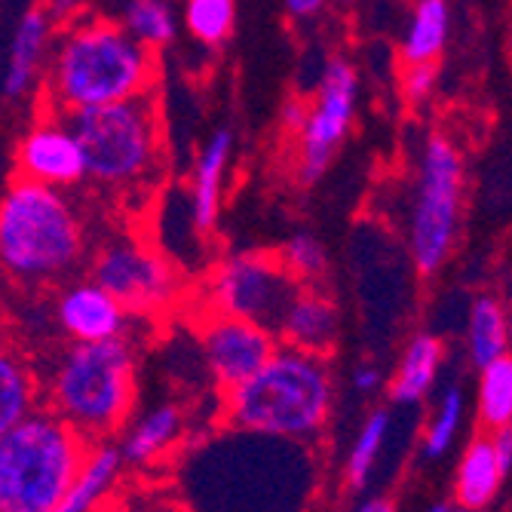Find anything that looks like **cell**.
Returning <instances> with one entry per match:
<instances>
[{
  "label": "cell",
  "mask_w": 512,
  "mask_h": 512,
  "mask_svg": "<svg viewBox=\"0 0 512 512\" xmlns=\"http://www.w3.org/2000/svg\"><path fill=\"white\" fill-rule=\"evenodd\" d=\"M99 512H181L178 500L160 491H126L117 494L99 509Z\"/></svg>",
  "instance_id": "f546056e"
},
{
  "label": "cell",
  "mask_w": 512,
  "mask_h": 512,
  "mask_svg": "<svg viewBox=\"0 0 512 512\" xmlns=\"http://www.w3.org/2000/svg\"><path fill=\"white\" fill-rule=\"evenodd\" d=\"M37 405V378L31 365L7 344H0V436Z\"/></svg>",
  "instance_id": "7402d4cb"
},
{
  "label": "cell",
  "mask_w": 512,
  "mask_h": 512,
  "mask_svg": "<svg viewBox=\"0 0 512 512\" xmlns=\"http://www.w3.org/2000/svg\"><path fill=\"white\" fill-rule=\"evenodd\" d=\"M463 414H467V399H463L460 387H448L439 399V408L433 414V421L427 424L424 433V457L427 460H439L451 451L460 424H463Z\"/></svg>",
  "instance_id": "83f0119b"
},
{
  "label": "cell",
  "mask_w": 512,
  "mask_h": 512,
  "mask_svg": "<svg viewBox=\"0 0 512 512\" xmlns=\"http://www.w3.org/2000/svg\"><path fill=\"white\" fill-rule=\"evenodd\" d=\"M86 448L53 408L34 405L0 436V512H53Z\"/></svg>",
  "instance_id": "8992f818"
},
{
  "label": "cell",
  "mask_w": 512,
  "mask_h": 512,
  "mask_svg": "<svg viewBox=\"0 0 512 512\" xmlns=\"http://www.w3.org/2000/svg\"><path fill=\"white\" fill-rule=\"evenodd\" d=\"M135 405V353L123 338L71 341L46 384L53 408L83 439L102 442L123 430Z\"/></svg>",
  "instance_id": "277c9868"
},
{
  "label": "cell",
  "mask_w": 512,
  "mask_h": 512,
  "mask_svg": "<svg viewBox=\"0 0 512 512\" xmlns=\"http://www.w3.org/2000/svg\"><path fill=\"white\" fill-rule=\"evenodd\" d=\"M322 4H325V0H286V10L295 19H310V16H316L322 10Z\"/></svg>",
  "instance_id": "e575fe53"
},
{
  "label": "cell",
  "mask_w": 512,
  "mask_h": 512,
  "mask_svg": "<svg viewBox=\"0 0 512 512\" xmlns=\"http://www.w3.org/2000/svg\"><path fill=\"white\" fill-rule=\"evenodd\" d=\"M16 166L19 178L46 184V188H77L80 181H86V166L80 145L65 123V117L50 114L46 120L34 123L16 148Z\"/></svg>",
  "instance_id": "7c38bea8"
},
{
  "label": "cell",
  "mask_w": 512,
  "mask_h": 512,
  "mask_svg": "<svg viewBox=\"0 0 512 512\" xmlns=\"http://www.w3.org/2000/svg\"><path fill=\"white\" fill-rule=\"evenodd\" d=\"M479 421L482 427L500 430L512 424V359L497 356L494 362L479 368Z\"/></svg>",
  "instance_id": "cb8c5ba5"
},
{
  "label": "cell",
  "mask_w": 512,
  "mask_h": 512,
  "mask_svg": "<svg viewBox=\"0 0 512 512\" xmlns=\"http://www.w3.org/2000/svg\"><path fill=\"white\" fill-rule=\"evenodd\" d=\"M157 83V53L138 43L120 22L74 16L56 34L46 56V108L74 114L151 92Z\"/></svg>",
  "instance_id": "6da1fadb"
},
{
  "label": "cell",
  "mask_w": 512,
  "mask_h": 512,
  "mask_svg": "<svg viewBox=\"0 0 512 512\" xmlns=\"http://www.w3.org/2000/svg\"><path fill=\"white\" fill-rule=\"evenodd\" d=\"M359 102V77L347 59H332L322 68L316 96L307 105L304 123L298 129V178L301 184H316L332 166L338 148L353 126Z\"/></svg>",
  "instance_id": "30bf717a"
},
{
  "label": "cell",
  "mask_w": 512,
  "mask_h": 512,
  "mask_svg": "<svg viewBox=\"0 0 512 512\" xmlns=\"http://www.w3.org/2000/svg\"><path fill=\"white\" fill-rule=\"evenodd\" d=\"M442 359H445V347L439 338L421 332V335H414L402 353V362L396 368V375H393V384H390V396L393 402L399 405H414V402H421L436 378H439V371H442Z\"/></svg>",
  "instance_id": "ffe728a7"
},
{
  "label": "cell",
  "mask_w": 512,
  "mask_h": 512,
  "mask_svg": "<svg viewBox=\"0 0 512 512\" xmlns=\"http://www.w3.org/2000/svg\"><path fill=\"white\" fill-rule=\"evenodd\" d=\"M448 25L451 13L445 0H417L411 13L405 40H402V59L411 62H439L448 43Z\"/></svg>",
  "instance_id": "44dd1931"
},
{
  "label": "cell",
  "mask_w": 512,
  "mask_h": 512,
  "mask_svg": "<svg viewBox=\"0 0 512 512\" xmlns=\"http://www.w3.org/2000/svg\"><path fill=\"white\" fill-rule=\"evenodd\" d=\"M467 347H470V359L476 368L509 353V316H506L503 301L491 295L476 298L470 310V325H467Z\"/></svg>",
  "instance_id": "603a6c76"
},
{
  "label": "cell",
  "mask_w": 512,
  "mask_h": 512,
  "mask_svg": "<svg viewBox=\"0 0 512 512\" xmlns=\"http://www.w3.org/2000/svg\"><path fill=\"white\" fill-rule=\"evenodd\" d=\"M234 154V132L230 129H215L209 142L203 145L197 163H194V178H191V224L197 234H209L218 218L221 206V184L227 175V163Z\"/></svg>",
  "instance_id": "e0dca14e"
},
{
  "label": "cell",
  "mask_w": 512,
  "mask_h": 512,
  "mask_svg": "<svg viewBox=\"0 0 512 512\" xmlns=\"http://www.w3.org/2000/svg\"><path fill=\"white\" fill-rule=\"evenodd\" d=\"M381 384V371L375 365H359L353 371V390L356 393H375Z\"/></svg>",
  "instance_id": "d6a6232c"
},
{
  "label": "cell",
  "mask_w": 512,
  "mask_h": 512,
  "mask_svg": "<svg viewBox=\"0 0 512 512\" xmlns=\"http://www.w3.org/2000/svg\"><path fill=\"white\" fill-rule=\"evenodd\" d=\"M436 62H411L405 65V74H402V96L411 102V105H421L430 99V92L436 86Z\"/></svg>",
  "instance_id": "4dcf8cb0"
},
{
  "label": "cell",
  "mask_w": 512,
  "mask_h": 512,
  "mask_svg": "<svg viewBox=\"0 0 512 512\" xmlns=\"http://www.w3.org/2000/svg\"><path fill=\"white\" fill-rule=\"evenodd\" d=\"M503 467L494 454L491 436H473V442L463 451L460 463H457V476H454V503L479 512L485 506H491L503 488Z\"/></svg>",
  "instance_id": "ac0fdd59"
},
{
  "label": "cell",
  "mask_w": 512,
  "mask_h": 512,
  "mask_svg": "<svg viewBox=\"0 0 512 512\" xmlns=\"http://www.w3.org/2000/svg\"><path fill=\"white\" fill-rule=\"evenodd\" d=\"M71 126L86 178L108 191H138L154 184L163 163V120L154 89L102 108L65 114Z\"/></svg>",
  "instance_id": "5b68a950"
},
{
  "label": "cell",
  "mask_w": 512,
  "mask_h": 512,
  "mask_svg": "<svg viewBox=\"0 0 512 512\" xmlns=\"http://www.w3.org/2000/svg\"><path fill=\"white\" fill-rule=\"evenodd\" d=\"M298 279L276 255L240 252L224 258L209 279V313L258 322L276 332V322L298 292Z\"/></svg>",
  "instance_id": "9c48e42d"
},
{
  "label": "cell",
  "mask_w": 512,
  "mask_h": 512,
  "mask_svg": "<svg viewBox=\"0 0 512 512\" xmlns=\"http://www.w3.org/2000/svg\"><path fill=\"white\" fill-rule=\"evenodd\" d=\"M56 319L71 341H111L126 332V310L96 283H74L59 295Z\"/></svg>",
  "instance_id": "4fadbf2b"
},
{
  "label": "cell",
  "mask_w": 512,
  "mask_h": 512,
  "mask_svg": "<svg viewBox=\"0 0 512 512\" xmlns=\"http://www.w3.org/2000/svg\"><path fill=\"white\" fill-rule=\"evenodd\" d=\"M279 264H283L298 283H310V279H319L325 264H329V255H325V246L316 234L310 230H298L286 240V246L279 249Z\"/></svg>",
  "instance_id": "f1b7e54d"
},
{
  "label": "cell",
  "mask_w": 512,
  "mask_h": 512,
  "mask_svg": "<svg viewBox=\"0 0 512 512\" xmlns=\"http://www.w3.org/2000/svg\"><path fill=\"white\" fill-rule=\"evenodd\" d=\"M356 512H396V503L390 497H368L356 506Z\"/></svg>",
  "instance_id": "d590c367"
},
{
  "label": "cell",
  "mask_w": 512,
  "mask_h": 512,
  "mask_svg": "<svg viewBox=\"0 0 512 512\" xmlns=\"http://www.w3.org/2000/svg\"><path fill=\"white\" fill-rule=\"evenodd\" d=\"M338 329L341 319L335 301L319 289H301V286L276 322V332L286 347H298L319 356H325L335 347Z\"/></svg>",
  "instance_id": "5bb4252c"
},
{
  "label": "cell",
  "mask_w": 512,
  "mask_h": 512,
  "mask_svg": "<svg viewBox=\"0 0 512 512\" xmlns=\"http://www.w3.org/2000/svg\"><path fill=\"white\" fill-rule=\"evenodd\" d=\"M203 359L218 390H234L270 359L279 347L270 329L249 319L209 313L200 329Z\"/></svg>",
  "instance_id": "8fae6325"
},
{
  "label": "cell",
  "mask_w": 512,
  "mask_h": 512,
  "mask_svg": "<svg viewBox=\"0 0 512 512\" xmlns=\"http://www.w3.org/2000/svg\"><path fill=\"white\" fill-rule=\"evenodd\" d=\"M234 22H237L234 0H184V25L206 46L224 43L234 34Z\"/></svg>",
  "instance_id": "4316f807"
},
{
  "label": "cell",
  "mask_w": 512,
  "mask_h": 512,
  "mask_svg": "<svg viewBox=\"0 0 512 512\" xmlns=\"http://www.w3.org/2000/svg\"><path fill=\"white\" fill-rule=\"evenodd\" d=\"M335 375L325 356L279 344L252 378L227 390L224 421L230 430L313 442L332 417Z\"/></svg>",
  "instance_id": "7a4b0ae2"
},
{
  "label": "cell",
  "mask_w": 512,
  "mask_h": 512,
  "mask_svg": "<svg viewBox=\"0 0 512 512\" xmlns=\"http://www.w3.org/2000/svg\"><path fill=\"white\" fill-rule=\"evenodd\" d=\"M53 31H56V22L46 16L43 7H31L19 19L13 31V43H10L7 74H4L7 99H22L25 92L34 89V83L40 80V71L46 68V56H50Z\"/></svg>",
  "instance_id": "2e32d148"
},
{
  "label": "cell",
  "mask_w": 512,
  "mask_h": 512,
  "mask_svg": "<svg viewBox=\"0 0 512 512\" xmlns=\"http://www.w3.org/2000/svg\"><path fill=\"white\" fill-rule=\"evenodd\" d=\"M304 114H307V105L304 102H298V99L286 102V108H283V126L298 135L301 123H304Z\"/></svg>",
  "instance_id": "836d02e7"
},
{
  "label": "cell",
  "mask_w": 512,
  "mask_h": 512,
  "mask_svg": "<svg viewBox=\"0 0 512 512\" xmlns=\"http://www.w3.org/2000/svg\"><path fill=\"white\" fill-rule=\"evenodd\" d=\"M80 4L83 0H43V10L56 25H65L68 19H74L80 13Z\"/></svg>",
  "instance_id": "1f68e13d"
},
{
  "label": "cell",
  "mask_w": 512,
  "mask_h": 512,
  "mask_svg": "<svg viewBox=\"0 0 512 512\" xmlns=\"http://www.w3.org/2000/svg\"><path fill=\"white\" fill-rule=\"evenodd\" d=\"M427 512H470V509H463V506H457V503H436V506H430Z\"/></svg>",
  "instance_id": "8d00e7d4"
},
{
  "label": "cell",
  "mask_w": 512,
  "mask_h": 512,
  "mask_svg": "<svg viewBox=\"0 0 512 512\" xmlns=\"http://www.w3.org/2000/svg\"><path fill=\"white\" fill-rule=\"evenodd\" d=\"M92 279L126 310V316H160L181 295L172 261L135 237L105 243L92 261Z\"/></svg>",
  "instance_id": "ba28073f"
},
{
  "label": "cell",
  "mask_w": 512,
  "mask_h": 512,
  "mask_svg": "<svg viewBox=\"0 0 512 512\" xmlns=\"http://www.w3.org/2000/svg\"><path fill=\"white\" fill-rule=\"evenodd\" d=\"M387 436H390V414L371 411L347 454V482L353 488H365V482L371 479V473H375L378 457L387 445Z\"/></svg>",
  "instance_id": "484cf974"
},
{
  "label": "cell",
  "mask_w": 512,
  "mask_h": 512,
  "mask_svg": "<svg viewBox=\"0 0 512 512\" xmlns=\"http://www.w3.org/2000/svg\"><path fill=\"white\" fill-rule=\"evenodd\" d=\"M138 43L148 50H163L175 40L178 22L169 7V0H126L123 22H120Z\"/></svg>",
  "instance_id": "d4e9b609"
},
{
  "label": "cell",
  "mask_w": 512,
  "mask_h": 512,
  "mask_svg": "<svg viewBox=\"0 0 512 512\" xmlns=\"http://www.w3.org/2000/svg\"><path fill=\"white\" fill-rule=\"evenodd\" d=\"M83 221L59 188L16 178L0 200V273L22 286L65 279L83 258Z\"/></svg>",
  "instance_id": "3957f363"
},
{
  "label": "cell",
  "mask_w": 512,
  "mask_h": 512,
  "mask_svg": "<svg viewBox=\"0 0 512 512\" xmlns=\"http://www.w3.org/2000/svg\"><path fill=\"white\" fill-rule=\"evenodd\" d=\"M123 467V454L111 439L89 442L80 470L74 473L53 512H99L120 488Z\"/></svg>",
  "instance_id": "9a60e30c"
},
{
  "label": "cell",
  "mask_w": 512,
  "mask_h": 512,
  "mask_svg": "<svg viewBox=\"0 0 512 512\" xmlns=\"http://www.w3.org/2000/svg\"><path fill=\"white\" fill-rule=\"evenodd\" d=\"M463 206V160L448 135H430L411 203L408 249L417 273L433 276L451 258Z\"/></svg>",
  "instance_id": "52a82bcc"
},
{
  "label": "cell",
  "mask_w": 512,
  "mask_h": 512,
  "mask_svg": "<svg viewBox=\"0 0 512 512\" xmlns=\"http://www.w3.org/2000/svg\"><path fill=\"white\" fill-rule=\"evenodd\" d=\"M181 433H184L181 408L178 405H157L145 417H138L117 448L123 454V463H132V467H148V463L160 460L166 451L175 448Z\"/></svg>",
  "instance_id": "d6986e66"
}]
</instances>
